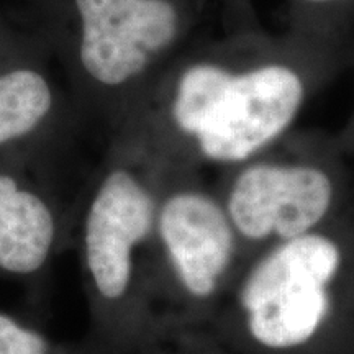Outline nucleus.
I'll use <instances>...</instances> for the list:
<instances>
[{
	"label": "nucleus",
	"instance_id": "obj_1",
	"mask_svg": "<svg viewBox=\"0 0 354 354\" xmlns=\"http://www.w3.org/2000/svg\"><path fill=\"white\" fill-rule=\"evenodd\" d=\"M354 59L349 44L261 26L185 50L138 99L154 141L223 171L297 128L315 95Z\"/></svg>",
	"mask_w": 354,
	"mask_h": 354
},
{
	"label": "nucleus",
	"instance_id": "obj_2",
	"mask_svg": "<svg viewBox=\"0 0 354 354\" xmlns=\"http://www.w3.org/2000/svg\"><path fill=\"white\" fill-rule=\"evenodd\" d=\"M218 310L230 335L258 354L354 343V207L253 256Z\"/></svg>",
	"mask_w": 354,
	"mask_h": 354
},
{
	"label": "nucleus",
	"instance_id": "obj_3",
	"mask_svg": "<svg viewBox=\"0 0 354 354\" xmlns=\"http://www.w3.org/2000/svg\"><path fill=\"white\" fill-rule=\"evenodd\" d=\"M353 162L338 136L295 128L227 169L218 194L248 259L328 227L354 207Z\"/></svg>",
	"mask_w": 354,
	"mask_h": 354
},
{
	"label": "nucleus",
	"instance_id": "obj_4",
	"mask_svg": "<svg viewBox=\"0 0 354 354\" xmlns=\"http://www.w3.org/2000/svg\"><path fill=\"white\" fill-rule=\"evenodd\" d=\"M39 30L88 87L140 99L187 48L203 0H33Z\"/></svg>",
	"mask_w": 354,
	"mask_h": 354
},
{
	"label": "nucleus",
	"instance_id": "obj_5",
	"mask_svg": "<svg viewBox=\"0 0 354 354\" xmlns=\"http://www.w3.org/2000/svg\"><path fill=\"white\" fill-rule=\"evenodd\" d=\"M154 234L180 294L218 308L248 259L218 194L179 185L158 198Z\"/></svg>",
	"mask_w": 354,
	"mask_h": 354
},
{
	"label": "nucleus",
	"instance_id": "obj_6",
	"mask_svg": "<svg viewBox=\"0 0 354 354\" xmlns=\"http://www.w3.org/2000/svg\"><path fill=\"white\" fill-rule=\"evenodd\" d=\"M156 214V196L133 172L118 167L105 177L86 220L87 266L102 297L128 294L135 253L154 234Z\"/></svg>",
	"mask_w": 354,
	"mask_h": 354
},
{
	"label": "nucleus",
	"instance_id": "obj_7",
	"mask_svg": "<svg viewBox=\"0 0 354 354\" xmlns=\"http://www.w3.org/2000/svg\"><path fill=\"white\" fill-rule=\"evenodd\" d=\"M55 240L51 210L38 196L0 174V269L32 274L46 263Z\"/></svg>",
	"mask_w": 354,
	"mask_h": 354
},
{
	"label": "nucleus",
	"instance_id": "obj_8",
	"mask_svg": "<svg viewBox=\"0 0 354 354\" xmlns=\"http://www.w3.org/2000/svg\"><path fill=\"white\" fill-rule=\"evenodd\" d=\"M50 79L30 63L0 64V146L39 130L55 112Z\"/></svg>",
	"mask_w": 354,
	"mask_h": 354
},
{
	"label": "nucleus",
	"instance_id": "obj_9",
	"mask_svg": "<svg viewBox=\"0 0 354 354\" xmlns=\"http://www.w3.org/2000/svg\"><path fill=\"white\" fill-rule=\"evenodd\" d=\"M287 30L354 48V0H286Z\"/></svg>",
	"mask_w": 354,
	"mask_h": 354
},
{
	"label": "nucleus",
	"instance_id": "obj_10",
	"mask_svg": "<svg viewBox=\"0 0 354 354\" xmlns=\"http://www.w3.org/2000/svg\"><path fill=\"white\" fill-rule=\"evenodd\" d=\"M0 354H50V344L37 331L0 313Z\"/></svg>",
	"mask_w": 354,
	"mask_h": 354
},
{
	"label": "nucleus",
	"instance_id": "obj_11",
	"mask_svg": "<svg viewBox=\"0 0 354 354\" xmlns=\"http://www.w3.org/2000/svg\"><path fill=\"white\" fill-rule=\"evenodd\" d=\"M214 2L220 7L227 30L259 26L253 0H214Z\"/></svg>",
	"mask_w": 354,
	"mask_h": 354
},
{
	"label": "nucleus",
	"instance_id": "obj_12",
	"mask_svg": "<svg viewBox=\"0 0 354 354\" xmlns=\"http://www.w3.org/2000/svg\"><path fill=\"white\" fill-rule=\"evenodd\" d=\"M336 136H338L339 145H342L343 151L346 153L349 161L354 162V107L351 115L348 117L346 125L339 130V133H336Z\"/></svg>",
	"mask_w": 354,
	"mask_h": 354
},
{
	"label": "nucleus",
	"instance_id": "obj_13",
	"mask_svg": "<svg viewBox=\"0 0 354 354\" xmlns=\"http://www.w3.org/2000/svg\"><path fill=\"white\" fill-rule=\"evenodd\" d=\"M15 38L17 35L13 33V28L2 19V15H0V51H2L7 44H10Z\"/></svg>",
	"mask_w": 354,
	"mask_h": 354
}]
</instances>
